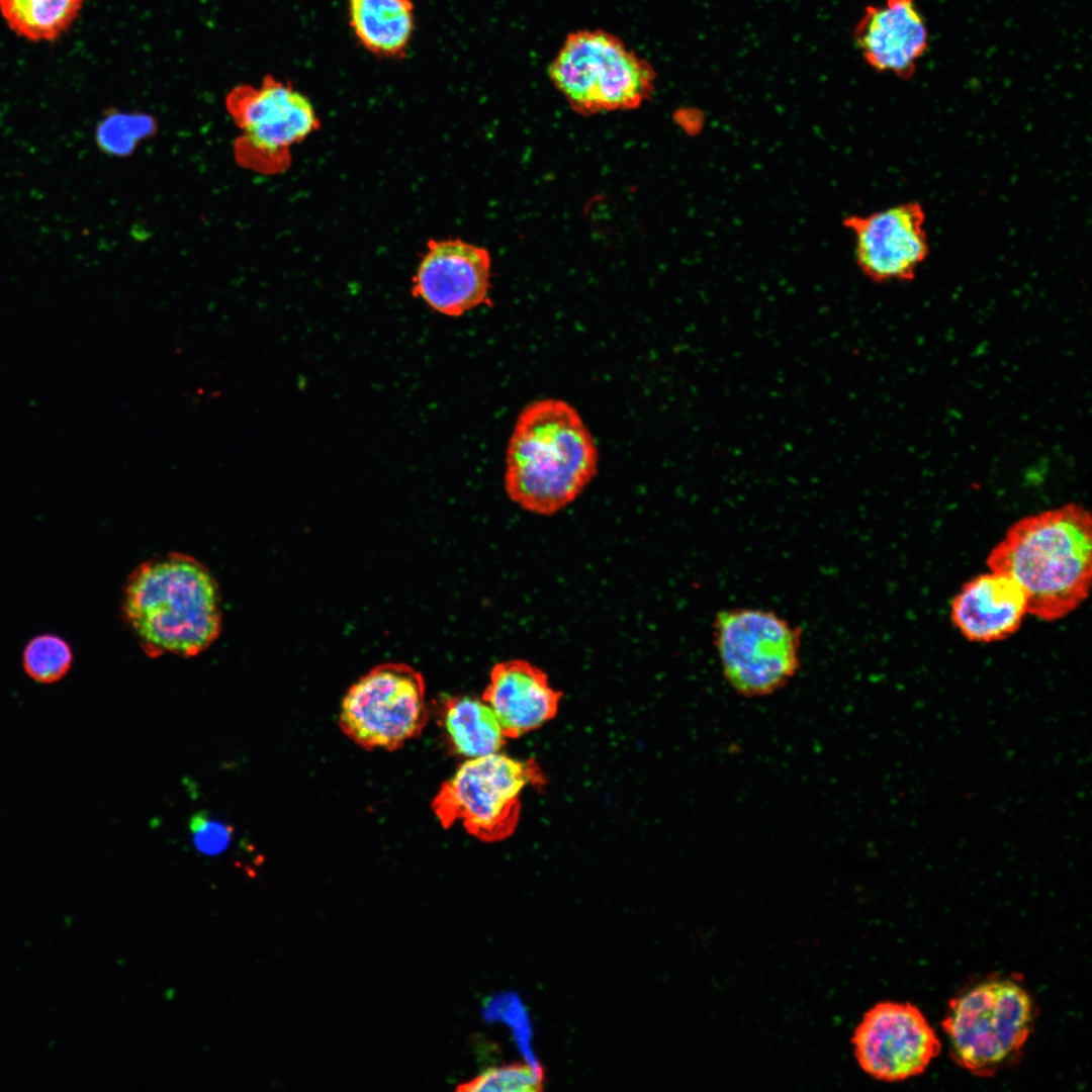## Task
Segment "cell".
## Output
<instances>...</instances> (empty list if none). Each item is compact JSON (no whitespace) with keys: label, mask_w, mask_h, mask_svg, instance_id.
Segmentation results:
<instances>
[{"label":"cell","mask_w":1092,"mask_h":1092,"mask_svg":"<svg viewBox=\"0 0 1092 1092\" xmlns=\"http://www.w3.org/2000/svg\"><path fill=\"white\" fill-rule=\"evenodd\" d=\"M987 565L1022 588L1028 614L1048 622L1063 619L1090 590V513L1071 503L1016 521L988 554Z\"/></svg>","instance_id":"obj_1"},{"label":"cell","mask_w":1092,"mask_h":1092,"mask_svg":"<svg viewBox=\"0 0 1092 1092\" xmlns=\"http://www.w3.org/2000/svg\"><path fill=\"white\" fill-rule=\"evenodd\" d=\"M121 613L151 657L196 656L221 631L217 581L204 564L184 553H168L136 566L123 588Z\"/></svg>","instance_id":"obj_2"},{"label":"cell","mask_w":1092,"mask_h":1092,"mask_svg":"<svg viewBox=\"0 0 1092 1092\" xmlns=\"http://www.w3.org/2000/svg\"><path fill=\"white\" fill-rule=\"evenodd\" d=\"M598 462L578 412L562 399H538L523 408L510 437L505 489L525 511L551 516L582 492Z\"/></svg>","instance_id":"obj_3"},{"label":"cell","mask_w":1092,"mask_h":1092,"mask_svg":"<svg viewBox=\"0 0 1092 1092\" xmlns=\"http://www.w3.org/2000/svg\"><path fill=\"white\" fill-rule=\"evenodd\" d=\"M1035 1013L1016 980L993 977L972 985L951 999L941 1023L951 1059L978 1077L995 1075L1019 1060Z\"/></svg>","instance_id":"obj_4"},{"label":"cell","mask_w":1092,"mask_h":1092,"mask_svg":"<svg viewBox=\"0 0 1092 1092\" xmlns=\"http://www.w3.org/2000/svg\"><path fill=\"white\" fill-rule=\"evenodd\" d=\"M548 73L570 107L583 115L639 107L651 97L656 78L651 64L602 29L567 34Z\"/></svg>","instance_id":"obj_5"},{"label":"cell","mask_w":1092,"mask_h":1092,"mask_svg":"<svg viewBox=\"0 0 1092 1092\" xmlns=\"http://www.w3.org/2000/svg\"><path fill=\"white\" fill-rule=\"evenodd\" d=\"M544 783L533 759H516L499 752L469 758L440 787L432 810L444 828L461 821L475 838L500 841L516 830L523 791Z\"/></svg>","instance_id":"obj_6"},{"label":"cell","mask_w":1092,"mask_h":1092,"mask_svg":"<svg viewBox=\"0 0 1092 1092\" xmlns=\"http://www.w3.org/2000/svg\"><path fill=\"white\" fill-rule=\"evenodd\" d=\"M713 643L726 681L746 698L778 692L800 668L802 629L770 610L719 611L713 621Z\"/></svg>","instance_id":"obj_7"},{"label":"cell","mask_w":1092,"mask_h":1092,"mask_svg":"<svg viewBox=\"0 0 1092 1092\" xmlns=\"http://www.w3.org/2000/svg\"><path fill=\"white\" fill-rule=\"evenodd\" d=\"M225 107L241 130L235 142L237 162L264 174L286 170L291 147L321 126L308 97L273 75H265L259 86L234 87Z\"/></svg>","instance_id":"obj_8"},{"label":"cell","mask_w":1092,"mask_h":1092,"mask_svg":"<svg viewBox=\"0 0 1092 1092\" xmlns=\"http://www.w3.org/2000/svg\"><path fill=\"white\" fill-rule=\"evenodd\" d=\"M428 721L422 674L403 663H383L347 691L339 724L364 749L395 750L418 737Z\"/></svg>","instance_id":"obj_9"},{"label":"cell","mask_w":1092,"mask_h":1092,"mask_svg":"<svg viewBox=\"0 0 1092 1092\" xmlns=\"http://www.w3.org/2000/svg\"><path fill=\"white\" fill-rule=\"evenodd\" d=\"M851 1043L860 1069L890 1083L921 1075L941 1048L919 1008L893 1001L880 1002L863 1014Z\"/></svg>","instance_id":"obj_10"},{"label":"cell","mask_w":1092,"mask_h":1092,"mask_svg":"<svg viewBox=\"0 0 1092 1092\" xmlns=\"http://www.w3.org/2000/svg\"><path fill=\"white\" fill-rule=\"evenodd\" d=\"M925 211L918 202L896 204L844 220L854 240L855 259L875 282L913 280L929 254Z\"/></svg>","instance_id":"obj_11"},{"label":"cell","mask_w":1092,"mask_h":1092,"mask_svg":"<svg viewBox=\"0 0 1092 1092\" xmlns=\"http://www.w3.org/2000/svg\"><path fill=\"white\" fill-rule=\"evenodd\" d=\"M490 269V255L482 247L460 239L430 240L412 293L439 313L460 316L489 299Z\"/></svg>","instance_id":"obj_12"},{"label":"cell","mask_w":1092,"mask_h":1092,"mask_svg":"<svg viewBox=\"0 0 1092 1092\" xmlns=\"http://www.w3.org/2000/svg\"><path fill=\"white\" fill-rule=\"evenodd\" d=\"M854 41L875 71L907 80L928 51L930 33L916 0H884L864 10Z\"/></svg>","instance_id":"obj_13"},{"label":"cell","mask_w":1092,"mask_h":1092,"mask_svg":"<svg viewBox=\"0 0 1092 1092\" xmlns=\"http://www.w3.org/2000/svg\"><path fill=\"white\" fill-rule=\"evenodd\" d=\"M561 697L541 668L524 659H511L492 667L482 700L505 736L518 738L553 719Z\"/></svg>","instance_id":"obj_14"},{"label":"cell","mask_w":1092,"mask_h":1092,"mask_svg":"<svg viewBox=\"0 0 1092 1092\" xmlns=\"http://www.w3.org/2000/svg\"><path fill=\"white\" fill-rule=\"evenodd\" d=\"M1028 614L1022 588L1008 575L991 571L967 581L951 602L956 628L971 642L991 643L1015 633Z\"/></svg>","instance_id":"obj_15"},{"label":"cell","mask_w":1092,"mask_h":1092,"mask_svg":"<svg viewBox=\"0 0 1092 1092\" xmlns=\"http://www.w3.org/2000/svg\"><path fill=\"white\" fill-rule=\"evenodd\" d=\"M349 23L361 46L372 55L401 59L415 31L412 0H349Z\"/></svg>","instance_id":"obj_16"},{"label":"cell","mask_w":1092,"mask_h":1092,"mask_svg":"<svg viewBox=\"0 0 1092 1092\" xmlns=\"http://www.w3.org/2000/svg\"><path fill=\"white\" fill-rule=\"evenodd\" d=\"M442 722L453 750L468 758L498 752L506 742L495 715L483 700L449 698L443 705Z\"/></svg>","instance_id":"obj_17"},{"label":"cell","mask_w":1092,"mask_h":1092,"mask_svg":"<svg viewBox=\"0 0 1092 1092\" xmlns=\"http://www.w3.org/2000/svg\"><path fill=\"white\" fill-rule=\"evenodd\" d=\"M84 0H0V11L17 35L28 40H54L68 30Z\"/></svg>","instance_id":"obj_18"},{"label":"cell","mask_w":1092,"mask_h":1092,"mask_svg":"<svg viewBox=\"0 0 1092 1092\" xmlns=\"http://www.w3.org/2000/svg\"><path fill=\"white\" fill-rule=\"evenodd\" d=\"M21 664L25 674L34 682L54 685L64 679L72 669L74 652L61 635L40 633L25 643Z\"/></svg>","instance_id":"obj_19"},{"label":"cell","mask_w":1092,"mask_h":1092,"mask_svg":"<svg viewBox=\"0 0 1092 1092\" xmlns=\"http://www.w3.org/2000/svg\"><path fill=\"white\" fill-rule=\"evenodd\" d=\"M156 129V121L150 114L112 109L104 114L96 126V145L104 154L125 157L142 141L151 138Z\"/></svg>","instance_id":"obj_20"},{"label":"cell","mask_w":1092,"mask_h":1092,"mask_svg":"<svg viewBox=\"0 0 1092 1092\" xmlns=\"http://www.w3.org/2000/svg\"><path fill=\"white\" fill-rule=\"evenodd\" d=\"M544 1084L541 1068L514 1063L489 1068L472 1080L458 1085L457 1091L534 1092Z\"/></svg>","instance_id":"obj_21"},{"label":"cell","mask_w":1092,"mask_h":1092,"mask_svg":"<svg viewBox=\"0 0 1092 1092\" xmlns=\"http://www.w3.org/2000/svg\"><path fill=\"white\" fill-rule=\"evenodd\" d=\"M195 848L204 855H217L230 845L234 828L228 823L211 817L206 812L196 813L189 823Z\"/></svg>","instance_id":"obj_22"}]
</instances>
